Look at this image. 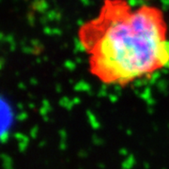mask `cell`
I'll use <instances>...</instances> for the list:
<instances>
[{"label": "cell", "mask_w": 169, "mask_h": 169, "mask_svg": "<svg viewBox=\"0 0 169 169\" xmlns=\"http://www.w3.org/2000/svg\"><path fill=\"white\" fill-rule=\"evenodd\" d=\"M119 152L121 153V155H123V156H125V155H127V152H126V150H121Z\"/></svg>", "instance_id": "277c9868"}, {"label": "cell", "mask_w": 169, "mask_h": 169, "mask_svg": "<svg viewBox=\"0 0 169 169\" xmlns=\"http://www.w3.org/2000/svg\"><path fill=\"white\" fill-rule=\"evenodd\" d=\"M3 167L4 169H13V163L11 158L7 154H2Z\"/></svg>", "instance_id": "7a4b0ae2"}, {"label": "cell", "mask_w": 169, "mask_h": 169, "mask_svg": "<svg viewBox=\"0 0 169 169\" xmlns=\"http://www.w3.org/2000/svg\"><path fill=\"white\" fill-rule=\"evenodd\" d=\"M134 164H135V159L133 157V155L131 154L122 164V168L123 169H131V167H133Z\"/></svg>", "instance_id": "3957f363"}, {"label": "cell", "mask_w": 169, "mask_h": 169, "mask_svg": "<svg viewBox=\"0 0 169 169\" xmlns=\"http://www.w3.org/2000/svg\"><path fill=\"white\" fill-rule=\"evenodd\" d=\"M144 165H145V167H146V169H148V166H150V165L148 164V163H145Z\"/></svg>", "instance_id": "5b68a950"}, {"label": "cell", "mask_w": 169, "mask_h": 169, "mask_svg": "<svg viewBox=\"0 0 169 169\" xmlns=\"http://www.w3.org/2000/svg\"><path fill=\"white\" fill-rule=\"evenodd\" d=\"M78 40L90 73L106 84L126 86L169 66L166 20L155 6L104 0L98 15L80 26Z\"/></svg>", "instance_id": "6da1fadb"}]
</instances>
